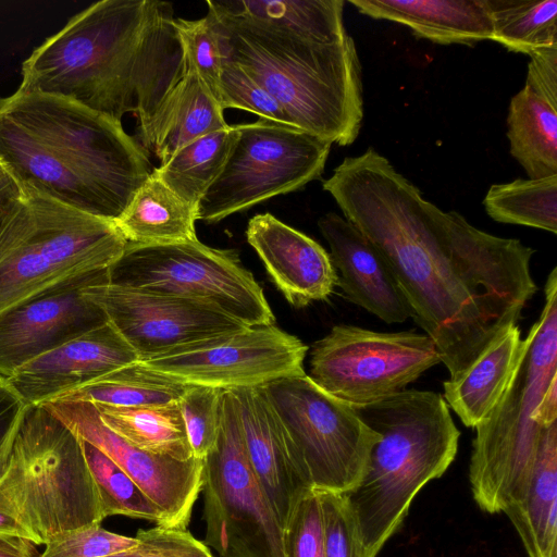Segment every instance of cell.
I'll return each mask as SVG.
<instances>
[{"label": "cell", "mask_w": 557, "mask_h": 557, "mask_svg": "<svg viewBox=\"0 0 557 557\" xmlns=\"http://www.w3.org/2000/svg\"><path fill=\"white\" fill-rule=\"evenodd\" d=\"M322 187L384 257L451 381L517 324L537 290L533 248L442 211L373 148L345 158Z\"/></svg>", "instance_id": "obj_1"}, {"label": "cell", "mask_w": 557, "mask_h": 557, "mask_svg": "<svg viewBox=\"0 0 557 557\" xmlns=\"http://www.w3.org/2000/svg\"><path fill=\"white\" fill-rule=\"evenodd\" d=\"M172 3L102 0L74 15L22 64L23 91L63 98L121 123L138 136L184 75Z\"/></svg>", "instance_id": "obj_2"}, {"label": "cell", "mask_w": 557, "mask_h": 557, "mask_svg": "<svg viewBox=\"0 0 557 557\" xmlns=\"http://www.w3.org/2000/svg\"><path fill=\"white\" fill-rule=\"evenodd\" d=\"M0 166L23 193L113 222L152 172L122 124L20 89L0 98Z\"/></svg>", "instance_id": "obj_3"}, {"label": "cell", "mask_w": 557, "mask_h": 557, "mask_svg": "<svg viewBox=\"0 0 557 557\" xmlns=\"http://www.w3.org/2000/svg\"><path fill=\"white\" fill-rule=\"evenodd\" d=\"M223 59L239 65L282 106L293 125L351 145L363 119L361 64L354 39L313 41L207 1Z\"/></svg>", "instance_id": "obj_4"}, {"label": "cell", "mask_w": 557, "mask_h": 557, "mask_svg": "<svg viewBox=\"0 0 557 557\" xmlns=\"http://www.w3.org/2000/svg\"><path fill=\"white\" fill-rule=\"evenodd\" d=\"M380 434L360 483L345 494L370 557H376L408 513L412 499L455 460L460 431L440 393L404 389L354 407Z\"/></svg>", "instance_id": "obj_5"}, {"label": "cell", "mask_w": 557, "mask_h": 557, "mask_svg": "<svg viewBox=\"0 0 557 557\" xmlns=\"http://www.w3.org/2000/svg\"><path fill=\"white\" fill-rule=\"evenodd\" d=\"M545 302L505 393L475 429L469 481L476 505L503 512L528 490L542 429L533 414L548 388L557 383V268L545 283Z\"/></svg>", "instance_id": "obj_6"}, {"label": "cell", "mask_w": 557, "mask_h": 557, "mask_svg": "<svg viewBox=\"0 0 557 557\" xmlns=\"http://www.w3.org/2000/svg\"><path fill=\"white\" fill-rule=\"evenodd\" d=\"M0 486L36 545L104 519L82 440L42 406H29Z\"/></svg>", "instance_id": "obj_7"}, {"label": "cell", "mask_w": 557, "mask_h": 557, "mask_svg": "<svg viewBox=\"0 0 557 557\" xmlns=\"http://www.w3.org/2000/svg\"><path fill=\"white\" fill-rule=\"evenodd\" d=\"M0 262V314L76 278L108 270L127 240L113 221L24 193Z\"/></svg>", "instance_id": "obj_8"}, {"label": "cell", "mask_w": 557, "mask_h": 557, "mask_svg": "<svg viewBox=\"0 0 557 557\" xmlns=\"http://www.w3.org/2000/svg\"><path fill=\"white\" fill-rule=\"evenodd\" d=\"M261 389L310 488L351 492L364 475L380 434L352 406L323 391L305 372L281 377Z\"/></svg>", "instance_id": "obj_9"}, {"label": "cell", "mask_w": 557, "mask_h": 557, "mask_svg": "<svg viewBox=\"0 0 557 557\" xmlns=\"http://www.w3.org/2000/svg\"><path fill=\"white\" fill-rule=\"evenodd\" d=\"M108 276L112 284L212 306L247 326L272 325L275 320L262 287L233 249L199 240L127 243Z\"/></svg>", "instance_id": "obj_10"}, {"label": "cell", "mask_w": 557, "mask_h": 557, "mask_svg": "<svg viewBox=\"0 0 557 557\" xmlns=\"http://www.w3.org/2000/svg\"><path fill=\"white\" fill-rule=\"evenodd\" d=\"M200 492L207 547L221 557H286L284 528L249 463L228 391L218 440L202 458Z\"/></svg>", "instance_id": "obj_11"}, {"label": "cell", "mask_w": 557, "mask_h": 557, "mask_svg": "<svg viewBox=\"0 0 557 557\" xmlns=\"http://www.w3.org/2000/svg\"><path fill=\"white\" fill-rule=\"evenodd\" d=\"M332 144L264 119L239 124L227 161L197 208V220L219 222L321 177Z\"/></svg>", "instance_id": "obj_12"}, {"label": "cell", "mask_w": 557, "mask_h": 557, "mask_svg": "<svg viewBox=\"0 0 557 557\" xmlns=\"http://www.w3.org/2000/svg\"><path fill=\"white\" fill-rule=\"evenodd\" d=\"M438 362L426 334L339 324L313 344L309 377L330 395L361 407L406 389Z\"/></svg>", "instance_id": "obj_13"}, {"label": "cell", "mask_w": 557, "mask_h": 557, "mask_svg": "<svg viewBox=\"0 0 557 557\" xmlns=\"http://www.w3.org/2000/svg\"><path fill=\"white\" fill-rule=\"evenodd\" d=\"M307 351L298 337L272 324L203 338L139 361L186 385L232 391L304 373Z\"/></svg>", "instance_id": "obj_14"}, {"label": "cell", "mask_w": 557, "mask_h": 557, "mask_svg": "<svg viewBox=\"0 0 557 557\" xmlns=\"http://www.w3.org/2000/svg\"><path fill=\"white\" fill-rule=\"evenodd\" d=\"M84 294L104 311L139 360L247 327L206 304L109 282L87 285Z\"/></svg>", "instance_id": "obj_15"}, {"label": "cell", "mask_w": 557, "mask_h": 557, "mask_svg": "<svg viewBox=\"0 0 557 557\" xmlns=\"http://www.w3.org/2000/svg\"><path fill=\"white\" fill-rule=\"evenodd\" d=\"M40 406L110 457L159 508L161 527L188 530L201 491L202 459L178 460L134 446L110 430L88 401L54 399Z\"/></svg>", "instance_id": "obj_16"}, {"label": "cell", "mask_w": 557, "mask_h": 557, "mask_svg": "<svg viewBox=\"0 0 557 557\" xmlns=\"http://www.w3.org/2000/svg\"><path fill=\"white\" fill-rule=\"evenodd\" d=\"M109 282L96 272L28 299L0 314V375L9 377L29 360L108 322L84 294L87 285Z\"/></svg>", "instance_id": "obj_17"}, {"label": "cell", "mask_w": 557, "mask_h": 557, "mask_svg": "<svg viewBox=\"0 0 557 557\" xmlns=\"http://www.w3.org/2000/svg\"><path fill=\"white\" fill-rule=\"evenodd\" d=\"M136 361V351L108 321L29 360L5 379L26 405L40 406Z\"/></svg>", "instance_id": "obj_18"}, {"label": "cell", "mask_w": 557, "mask_h": 557, "mask_svg": "<svg viewBox=\"0 0 557 557\" xmlns=\"http://www.w3.org/2000/svg\"><path fill=\"white\" fill-rule=\"evenodd\" d=\"M228 392L235 404L249 463L285 529L297 503L311 488L261 387Z\"/></svg>", "instance_id": "obj_19"}, {"label": "cell", "mask_w": 557, "mask_h": 557, "mask_svg": "<svg viewBox=\"0 0 557 557\" xmlns=\"http://www.w3.org/2000/svg\"><path fill=\"white\" fill-rule=\"evenodd\" d=\"M246 238L292 306L302 308L333 294L338 274L330 253L311 237L261 213L249 220Z\"/></svg>", "instance_id": "obj_20"}, {"label": "cell", "mask_w": 557, "mask_h": 557, "mask_svg": "<svg viewBox=\"0 0 557 557\" xmlns=\"http://www.w3.org/2000/svg\"><path fill=\"white\" fill-rule=\"evenodd\" d=\"M319 230L339 272L337 285L354 304L386 323L411 318L409 305L384 257L349 221L335 212L322 215Z\"/></svg>", "instance_id": "obj_21"}, {"label": "cell", "mask_w": 557, "mask_h": 557, "mask_svg": "<svg viewBox=\"0 0 557 557\" xmlns=\"http://www.w3.org/2000/svg\"><path fill=\"white\" fill-rule=\"evenodd\" d=\"M360 13L409 27L440 45L493 40L485 0H349Z\"/></svg>", "instance_id": "obj_22"}, {"label": "cell", "mask_w": 557, "mask_h": 557, "mask_svg": "<svg viewBox=\"0 0 557 557\" xmlns=\"http://www.w3.org/2000/svg\"><path fill=\"white\" fill-rule=\"evenodd\" d=\"M227 125L224 110L200 77L186 72L164 97L138 143L162 164L188 143Z\"/></svg>", "instance_id": "obj_23"}, {"label": "cell", "mask_w": 557, "mask_h": 557, "mask_svg": "<svg viewBox=\"0 0 557 557\" xmlns=\"http://www.w3.org/2000/svg\"><path fill=\"white\" fill-rule=\"evenodd\" d=\"M528 557H557V421L542 429L524 496L503 510Z\"/></svg>", "instance_id": "obj_24"}, {"label": "cell", "mask_w": 557, "mask_h": 557, "mask_svg": "<svg viewBox=\"0 0 557 557\" xmlns=\"http://www.w3.org/2000/svg\"><path fill=\"white\" fill-rule=\"evenodd\" d=\"M524 346L519 326H510L457 380L443 383L444 399L461 422L475 428L496 406Z\"/></svg>", "instance_id": "obj_25"}, {"label": "cell", "mask_w": 557, "mask_h": 557, "mask_svg": "<svg viewBox=\"0 0 557 557\" xmlns=\"http://www.w3.org/2000/svg\"><path fill=\"white\" fill-rule=\"evenodd\" d=\"M197 211L152 172L114 222L127 243L159 245L198 240Z\"/></svg>", "instance_id": "obj_26"}, {"label": "cell", "mask_w": 557, "mask_h": 557, "mask_svg": "<svg viewBox=\"0 0 557 557\" xmlns=\"http://www.w3.org/2000/svg\"><path fill=\"white\" fill-rule=\"evenodd\" d=\"M507 137L529 178L557 174V106L524 86L510 100Z\"/></svg>", "instance_id": "obj_27"}, {"label": "cell", "mask_w": 557, "mask_h": 557, "mask_svg": "<svg viewBox=\"0 0 557 557\" xmlns=\"http://www.w3.org/2000/svg\"><path fill=\"white\" fill-rule=\"evenodd\" d=\"M218 9L265 22L297 36L337 44L348 37L344 0H231L212 1Z\"/></svg>", "instance_id": "obj_28"}, {"label": "cell", "mask_w": 557, "mask_h": 557, "mask_svg": "<svg viewBox=\"0 0 557 557\" xmlns=\"http://www.w3.org/2000/svg\"><path fill=\"white\" fill-rule=\"evenodd\" d=\"M238 133L239 124L208 133L182 147L152 173L197 211L201 198L222 172Z\"/></svg>", "instance_id": "obj_29"}, {"label": "cell", "mask_w": 557, "mask_h": 557, "mask_svg": "<svg viewBox=\"0 0 557 557\" xmlns=\"http://www.w3.org/2000/svg\"><path fill=\"white\" fill-rule=\"evenodd\" d=\"M187 386L136 361L84 383L55 399L134 408L177 403Z\"/></svg>", "instance_id": "obj_30"}, {"label": "cell", "mask_w": 557, "mask_h": 557, "mask_svg": "<svg viewBox=\"0 0 557 557\" xmlns=\"http://www.w3.org/2000/svg\"><path fill=\"white\" fill-rule=\"evenodd\" d=\"M95 407L102 422L134 446L178 460L194 457L177 403L134 408Z\"/></svg>", "instance_id": "obj_31"}, {"label": "cell", "mask_w": 557, "mask_h": 557, "mask_svg": "<svg viewBox=\"0 0 557 557\" xmlns=\"http://www.w3.org/2000/svg\"><path fill=\"white\" fill-rule=\"evenodd\" d=\"M493 40L531 55L557 46V0H485Z\"/></svg>", "instance_id": "obj_32"}, {"label": "cell", "mask_w": 557, "mask_h": 557, "mask_svg": "<svg viewBox=\"0 0 557 557\" xmlns=\"http://www.w3.org/2000/svg\"><path fill=\"white\" fill-rule=\"evenodd\" d=\"M496 222L557 234V174L492 185L483 200Z\"/></svg>", "instance_id": "obj_33"}, {"label": "cell", "mask_w": 557, "mask_h": 557, "mask_svg": "<svg viewBox=\"0 0 557 557\" xmlns=\"http://www.w3.org/2000/svg\"><path fill=\"white\" fill-rule=\"evenodd\" d=\"M82 446L104 519L109 516H125L160 525L161 512L143 490L99 448L84 440Z\"/></svg>", "instance_id": "obj_34"}, {"label": "cell", "mask_w": 557, "mask_h": 557, "mask_svg": "<svg viewBox=\"0 0 557 557\" xmlns=\"http://www.w3.org/2000/svg\"><path fill=\"white\" fill-rule=\"evenodd\" d=\"M174 26L182 47L184 73H196L219 102L224 59L211 17L208 14L193 21L175 17Z\"/></svg>", "instance_id": "obj_35"}, {"label": "cell", "mask_w": 557, "mask_h": 557, "mask_svg": "<svg viewBox=\"0 0 557 557\" xmlns=\"http://www.w3.org/2000/svg\"><path fill=\"white\" fill-rule=\"evenodd\" d=\"M223 389L188 385L177 404L194 457L202 459L215 445L222 414Z\"/></svg>", "instance_id": "obj_36"}, {"label": "cell", "mask_w": 557, "mask_h": 557, "mask_svg": "<svg viewBox=\"0 0 557 557\" xmlns=\"http://www.w3.org/2000/svg\"><path fill=\"white\" fill-rule=\"evenodd\" d=\"M219 103L223 110H246L260 119L294 126L280 102L264 87L239 65L225 59L220 76Z\"/></svg>", "instance_id": "obj_37"}, {"label": "cell", "mask_w": 557, "mask_h": 557, "mask_svg": "<svg viewBox=\"0 0 557 557\" xmlns=\"http://www.w3.org/2000/svg\"><path fill=\"white\" fill-rule=\"evenodd\" d=\"M323 524L324 557H370L345 494L318 492Z\"/></svg>", "instance_id": "obj_38"}, {"label": "cell", "mask_w": 557, "mask_h": 557, "mask_svg": "<svg viewBox=\"0 0 557 557\" xmlns=\"http://www.w3.org/2000/svg\"><path fill=\"white\" fill-rule=\"evenodd\" d=\"M136 536H125L90 524L60 534L45 544L39 557H106L137 544Z\"/></svg>", "instance_id": "obj_39"}, {"label": "cell", "mask_w": 557, "mask_h": 557, "mask_svg": "<svg viewBox=\"0 0 557 557\" xmlns=\"http://www.w3.org/2000/svg\"><path fill=\"white\" fill-rule=\"evenodd\" d=\"M286 557H324L321 504L309 491L296 505L285 529Z\"/></svg>", "instance_id": "obj_40"}, {"label": "cell", "mask_w": 557, "mask_h": 557, "mask_svg": "<svg viewBox=\"0 0 557 557\" xmlns=\"http://www.w3.org/2000/svg\"><path fill=\"white\" fill-rule=\"evenodd\" d=\"M136 537L138 542L132 548L106 557H205L211 554L188 530L154 525L138 530Z\"/></svg>", "instance_id": "obj_41"}, {"label": "cell", "mask_w": 557, "mask_h": 557, "mask_svg": "<svg viewBox=\"0 0 557 557\" xmlns=\"http://www.w3.org/2000/svg\"><path fill=\"white\" fill-rule=\"evenodd\" d=\"M28 405L0 375V474L9 460L15 437Z\"/></svg>", "instance_id": "obj_42"}, {"label": "cell", "mask_w": 557, "mask_h": 557, "mask_svg": "<svg viewBox=\"0 0 557 557\" xmlns=\"http://www.w3.org/2000/svg\"><path fill=\"white\" fill-rule=\"evenodd\" d=\"M529 57L524 86L557 106V46L535 51Z\"/></svg>", "instance_id": "obj_43"}, {"label": "cell", "mask_w": 557, "mask_h": 557, "mask_svg": "<svg viewBox=\"0 0 557 557\" xmlns=\"http://www.w3.org/2000/svg\"><path fill=\"white\" fill-rule=\"evenodd\" d=\"M24 201L25 195L23 190L9 175L0 184V240L9 223L21 209Z\"/></svg>", "instance_id": "obj_44"}, {"label": "cell", "mask_w": 557, "mask_h": 557, "mask_svg": "<svg viewBox=\"0 0 557 557\" xmlns=\"http://www.w3.org/2000/svg\"><path fill=\"white\" fill-rule=\"evenodd\" d=\"M0 533L12 534L32 541V536L24 527L17 509L0 486ZM33 542V541H32Z\"/></svg>", "instance_id": "obj_45"}, {"label": "cell", "mask_w": 557, "mask_h": 557, "mask_svg": "<svg viewBox=\"0 0 557 557\" xmlns=\"http://www.w3.org/2000/svg\"><path fill=\"white\" fill-rule=\"evenodd\" d=\"M36 544L12 534L0 533V557H39Z\"/></svg>", "instance_id": "obj_46"}, {"label": "cell", "mask_w": 557, "mask_h": 557, "mask_svg": "<svg viewBox=\"0 0 557 557\" xmlns=\"http://www.w3.org/2000/svg\"><path fill=\"white\" fill-rule=\"evenodd\" d=\"M9 176V174L0 166V184Z\"/></svg>", "instance_id": "obj_47"}, {"label": "cell", "mask_w": 557, "mask_h": 557, "mask_svg": "<svg viewBox=\"0 0 557 557\" xmlns=\"http://www.w3.org/2000/svg\"><path fill=\"white\" fill-rule=\"evenodd\" d=\"M205 557H213V556H212L211 554H209V555H207V556H205Z\"/></svg>", "instance_id": "obj_48"}]
</instances>
